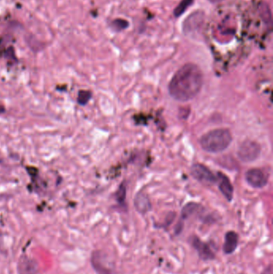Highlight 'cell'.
<instances>
[{
  "mask_svg": "<svg viewBox=\"0 0 273 274\" xmlns=\"http://www.w3.org/2000/svg\"><path fill=\"white\" fill-rule=\"evenodd\" d=\"M202 86L201 70L194 63H187L174 75L168 85V91L174 100L187 102L197 96Z\"/></svg>",
  "mask_w": 273,
  "mask_h": 274,
  "instance_id": "1",
  "label": "cell"
},
{
  "mask_svg": "<svg viewBox=\"0 0 273 274\" xmlns=\"http://www.w3.org/2000/svg\"><path fill=\"white\" fill-rule=\"evenodd\" d=\"M232 141V133L228 129H218L205 133L199 143L204 151L210 153H219L227 149Z\"/></svg>",
  "mask_w": 273,
  "mask_h": 274,
  "instance_id": "2",
  "label": "cell"
},
{
  "mask_svg": "<svg viewBox=\"0 0 273 274\" xmlns=\"http://www.w3.org/2000/svg\"><path fill=\"white\" fill-rule=\"evenodd\" d=\"M91 266L98 274H113L112 264L103 251H94L91 257Z\"/></svg>",
  "mask_w": 273,
  "mask_h": 274,
  "instance_id": "3",
  "label": "cell"
},
{
  "mask_svg": "<svg viewBox=\"0 0 273 274\" xmlns=\"http://www.w3.org/2000/svg\"><path fill=\"white\" fill-rule=\"evenodd\" d=\"M260 146L258 143L252 140H245L238 149V157L241 161L249 163L256 161L260 154Z\"/></svg>",
  "mask_w": 273,
  "mask_h": 274,
  "instance_id": "4",
  "label": "cell"
},
{
  "mask_svg": "<svg viewBox=\"0 0 273 274\" xmlns=\"http://www.w3.org/2000/svg\"><path fill=\"white\" fill-rule=\"evenodd\" d=\"M191 244L202 261H213L216 259V253L210 244L203 242L197 236L191 237Z\"/></svg>",
  "mask_w": 273,
  "mask_h": 274,
  "instance_id": "5",
  "label": "cell"
},
{
  "mask_svg": "<svg viewBox=\"0 0 273 274\" xmlns=\"http://www.w3.org/2000/svg\"><path fill=\"white\" fill-rule=\"evenodd\" d=\"M191 173L195 180L204 184L210 185L217 181V177L211 172V170L201 164H193L191 167Z\"/></svg>",
  "mask_w": 273,
  "mask_h": 274,
  "instance_id": "6",
  "label": "cell"
},
{
  "mask_svg": "<svg viewBox=\"0 0 273 274\" xmlns=\"http://www.w3.org/2000/svg\"><path fill=\"white\" fill-rule=\"evenodd\" d=\"M246 181L248 185L255 189H261L265 187L268 183V176L259 168H251L245 174Z\"/></svg>",
  "mask_w": 273,
  "mask_h": 274,
  "instance_id": "7",
  "label": "cell"
},
{
  "mask_svg": "<svg viewBox=\"0 0 273 274\" xmlns=\"http://www.w3.org/2000/svg\"><path fill=\"white\" fill-rule=\"evenodd\" d=\"M38 271V265L36 261L29 258L27 256H23L18 264L19 274H36Z\"/></svg>",
  "mask_w": 273,
  "mask_h": 274,
  "instance_id": "8",
  "label": "cell"
},
{
  "mask_svg": "<svg viewBox=\"0 0 273 274\" xmlns=\"http://www.w3.org/2000/svg\"><path fill=\"white\" fill-rule=\"evenodd\" d=\"M239 235L234 231H229L226 233L223 251L225 254L231 255L236 250L238 246Z\"/></svg>",
  "mask_w": 273,
  "mask_h": 274,
  "instance_id": "9",
  "label": "cell"
},
{
  "mask_svg": "<svg viewBox=\"0 0 273 274\" xmlns=\"http://www.w3.org/2000/svg\"><path fill=\"white\" fill-rule=\"evenodd\" d=\"M134 205L136 211L140 214H146L152 209V205L148 196L141 192L137 194L135 198Z\"/></svg>",
  "mask_w": 273,
  "mask_h": 274,
  "instance_id": "10",
  "label": "cell"
},
{
  "mask_svg": "<svg viewBox=\"0 0 273 274\" xmlns=\"http://www.w3.org/2000/svg\"><path fill=\"white\" fill-rule=\"evenodd\" d=\"M219 189L223 196L228 201H231L233 197V187L230 182L229 179L225 175L219 173Z\"/></svg>",
  "mask_w": 273,
  "mask_h": 274,
  "instance_id": "11",
  "label": "cell"
},
{
  "mask_svg": "<svg viewBox=\"0 0 273 274\" xmlns=\"http://www.w3.org/2000/svg\"><path fill=\"white\" fill-rule=\"evenodd\" d=\"M200 208H201L200 205H198L196 203L191 202L187 204V205L183 208L182 212H181V219H182V220L188 219L189 217H191L194 213H197Z\"/></svg>",
  "mask_w": 273,
  "mask_h": 274,
  "instance_id": "12",
  "label": "cell"
},
{
  "mask_svg": "<svg viewBox=\"0 0 273 274\" xmlns=\"http://www.w3.org/2000/svg\"><path fill=\"white\" fill-rule=\"evenodd\" d=\"M192 3L193 0H182L174 10L175 17H180Z\"/></svg>",
  "mask_w": 273,
  "mask_h": 274,
  "instance_id": "13",
  "label": "cell"
},
{
  "mask_svg": "<svg viewBox=\"0 0 273 274\" xmlns=\"http://www.w3.org/2000/svg\"><path fill=\"white\" fill-rule=\"evenodd\" d=\"M91 96H92V94H91V91L81 90V91H79L77 101L81 105H87L89 100H91Z\"/></svg>",
  "mask_w": 273,
  "mask_h": 274,
  "instance_id": "14",
  "label": "cell"
},
{
  "mask_svg": "<svg viewBox=\"0 0 273 274\" xmlns=\"http://www.w3.org/2000/svg\"><path fill=\"white\" fill-rule=\"evenodd\" d=\"M111 25H112L113 28L115 29V30H122L128 28L129 24L127 20L118 19V20H114Z\"/></svg>",
  "mask_w": 273,
  "mask_h": 274,
  "instance_id": "15",
  "label": "cell"
},
{
  "mask_svg": "<svg viewBox=\"0 0 273 274\" xmlns=\"http://www.w3.org/2000/svg\"><path fill=\"white\" fill-rule=\"evenodd\" d=\"M125 189L123 186L120 187L119 192H117V200L118 202L123 203L125 200Z\"/></svg>",
  "mask_w": 273,
  "mask_h": 274,
  "instance_id": "16",
  "label": "cell"
},
{
  "mask_svg": "<svg viewBox=\"0 0 273 274\" xmlns=\"http://www.w3.org/2000/svg\"><path fill=\"white\" fill-rule=\"evenodd\" d=\"M6 109H5L4 107L0 105V114L4 113Z\"/></svg>",
  "mask_w": 273,
  "mask_h": 274,
  "instance_id": "17",
  "label": "cell"
},
{
  "mask_svg": "<svg viewBox=\"0 0 273 274\" xmlns=\"http://www.w3.org/2000/svg\"><path fill=\"white\" fill-rule=\"evenodd\" d=\"M208 1L213 2V3H217V2H221L222 0H208Z\"/></svg>",
  "mask_w": 273,
  "mask_h": 274,
  "instance_id": "18",
  "label": "cell"
}]
</instances>
